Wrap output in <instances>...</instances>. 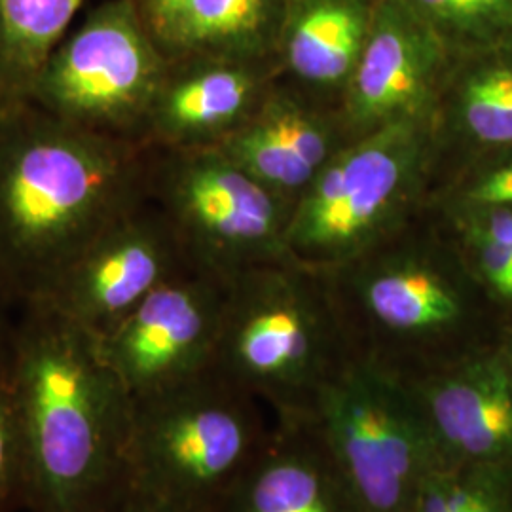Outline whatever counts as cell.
Here are the masks:
<instances>
[{
    "instance_id": "cell-1",
    "label": "cell",
    "mask_w": 512,
    "mask_h": 512,
    "mask_svg": "<svg viewBox=\"0 0 512 512\" xmlns=\"http://www.w3.org/2000/svg\"><path fill=\"white\" fill-rule=\"evenodd\" d=\"M6 349L27 448V512L116 511L131 488L133 397L99 338L31 302L16 311Z\"/></svg>"
},
{
    "instance_id": "cell-2",
    "label": "cell",
    "mask_w": 512,
    "mask_h": 512,
    "mask_svg": "<svg viewBox=\"0 0 512 512\" xmlns=\"http://www.w3.org/2000/svg\"><path fill=\"white\" fill-rule=\"evenodd\" d=\"M147 148L74 128L31 103L0 112V294L18 311L145 200Z\"/></svg>"
},
{
    "instance_id": "cell-3",
    "label": "cell",
    "mask_w": 512,
    "mask_h": 512,
    "mask_svg": "<svg viewBox=\"0 0 512 512\" xmlns=\"http://www.w3.org/2000/svg\"><path fill=\"white\" fill-rule=\"evenodd\" d=\"M325 274L355 353L401 380L482 351L467 332L475 293L484 287L463 251L429 228L427 207L393 236Z\"/></svg>"
},
{
    "instance_id": "cell-4",
    "label": "cell",
    "mask_w": 512,
    "mask_h": 512,
    "mask_svg": "<svg viewBox=\"0 0 512 512\" xmlns=\"http://www.w3.org/2000/svg\"><path fill=\"white\" fill-rule=\"evenodd\" d=\"M355 357L325 272L279 260L226 281L211 368L275 421H313L327 385Z\"/></svg>"
},
{
    "instance_id": "cell-5",
    "label": "cell",
    "mask_w": 512,
    "mask_h": 512,
    "mask_svg": "<svg viewBox=\"0 0 512 512\" xmlns=\"http://www.w3.org/2000/svg\"><path fill=\"white\" fill-rule=\"evenodd\" d=\"M439 169L433 120H410L349 141L294 203L287 256L329 272L393 236L429 203Z\"/></svg>"
},
{
    "instance_id": "cell-6",
    "label": "cell",
    "mask_w": 512,
    "mask_h": 512,
    "mask_svg": "<svg viewBox=\"0 0 512 512\" xmlns=\"http://www.w3.org/2000/svg\"><path fill=\"white\" fill-rule=\"evenodd\" d=\"M272 427L262 403L213 368L133 399L131 486L181 512H213Z\"/></svg>"
},
{
    "instance_id": "cell-7",
    "label": "cell",
    "mask_w": 512,
    "mask_h": 512,
    "mask_svg": "<svg viewBox=\"0 0 512 512\" xmlns=\"http://www.w3.org/2000/svg\"><path fill=\"white\" fill-rule=\"evenodd\" d=\"M145 188L196 270L230 279L291 260L285 234L293 205L219 148H147Z\"/></svg>"
},
{
    "instance_id": "cell-8",
    "label": "cell",
    "mask_w": 512,
    "mask_h": 512,
    "mask_svg": "<svg viewBox=\"0 0 512 512\" xmlns=\"http://www.w3.org/2000/svg\"><path fill=\"white\" fill-rule=\"evenodd\" d=\"M167 57L135 0H105L40 69L27 103L101 137L141 145Z\"/></svg>"
},
{
    "instance_id": "cell-9",
    "label": "cell",
    "mask_w": 512,
    "mask_h": 512,
    "mask_svg": "<svg viewBox=\"0 0 512 512\" xmlns=\"http://www.w3.org/2000/svg\"><path fill=\"white\" fill-rule=\"evenodd\" d=\"M315 425L361 512H406L439 465L408 384L355 357L327 385Z\"/></svg>"
},
{
    "instance_id": "cell-10",
    "label": "cell",
    "mask_w": 512,
    "mask_h": 512,
    "mask_svg": "<svg viewBox=\"0 0 512 512\" xmlns=\"http://www.w3.org/2000/svg\"><path fill=\"white\" fill-rule=\"evenodd\" d=\"M226 281L188 266L97 336L105 361L133 399L183 384L211 368Z\"/></svg>"
},
{
    "instance_id": "cell-11",
    "label": "cell",
    "mask_w": 512,
    "mask_h": 512,
    "mask_svg": "<svg viewBox=\"0 0 512 512\" xmlns=\"http://www.w3.org/2000/svg\"><path fill=\"white\" fill-rule=\"evenodd\" d=\"M188 266L169 222L145 196L93 239L37 302L103 336Z\"/></svg>"
},
{
    "instance_id": "cell-12",
    "label": "cell",
    "mask_w": 512,
    "mask_h": 512,
    "mask_svg": "<svg viewBox=\"0 0 512 512\" xmlns=\"http://www.w3.org/2000/svg\"><path fill=\"white\" fill-rule=\"evenodd\" d=\"M452 55L406 0H378L357 69L338 105L349 141L433 120Z\"/></svg>"
},
{
    "instance_id": "cell-13",
    "label": "cell",
    "mask_w": 512,
    "mask_h": 512,
    "mask_svg": "<svg viewBox=\"0 0 512 512\" xmlns=\"http://www.w3.org/2000/svg\"><path fill=\"white\" fill-rule=\"evenodd\" d=\"M281 78L275 59H167L148 109L141 147H219L255 114Z\"/></svg>"
},
{
    "instance_id": "cell-14",
    "label": "cell",
    "mask_w": 512,
    "mask_h": 512,
    "mask_svg": "<svg viewBox=\"0 0 512 512\" xmlns=\"http://www.w3.org/2000/svg\"><path fill=\"white\" fill-rule=\"evenodd\" d=\"M404 382L439 465L512 467V378L499 344Z\"/></svg>"
},
{
    "instance_id": "cell-15",
    "label": "cell",
    "mask_w": 512,
    "mask_h": 512,
    "mask_svg": "<svg viewBox=\"0 0 512 512\" xmlns=\"http://www.w3.org/2000/svg\"><path fill=\"white\" fill-rule=\"evenodd\" d=\"M348 143L338 110L279 78L251 120L215 148L294 207Z\"/></svg>"
},
{
    "instance_id": "cell-16",
    "label": "cell",
    "mask_w": 512,
    "mask_h": 512,
    "mask_svg": "<svg viewBox=\"0 0 512 512\" xmlns=\"http://www.w3.org/2000/svg\"><path fill=\"white\" fill-rule=\"evenodd\" d=\"M213 512H361L315 421L272 425L249 469Z\"/></svg>"
},
{
    "instance_id": "cell-17",
    "label": "cell",
    "mask_w": 512,
    "mask_h": 512,
    "mask_svg": "<svg viewBox=\"0 0 512 512\" xmlns=\"http://www.w3.org/2000/svg\"><path fill=\"white\" fill-rule=\"evenodd\" d=\"M167 59H275L293 0H135Z\"/></svg>"
},
{
    "instance_id": "cell-18",
    "label": "cell",
    "mask_w": 512,
    "mask_h": 512,
    "mask_svg": "<svg viewBox=\"0 0 512 512\" xmlns=\"http://www.w3.org/2000/svg\"><path fill=\"white\" fill-rule=\"evenodd\" d=\"M378 0H293L277 48L281 78L338 109Z\"/></svg>"
},
{
    "instance_id": "cell-19",
    "label": "cell",
    "mask_w": 512,
    "mask_h": 512,
    "mask_svg": "<svg viewBox=\"0 0 512 512\" xmlns=\"http://www.w3.org/2000/svg\"><path fill=\"white\" fill-rule=\"evenodd\" d=\"M433 128L439 154L512 150V42L450 59Z\"/></svg>"
},
{
    "instance_id": "cell-20",
    "label": "cell",
    "mask_w": 512,
    "mask_h": 512,
    "mask_svg": "<svg viewBox=\"0 0 512 512\" xmlns=\"http://www.w3.org/2000/svg\"><path fill=\"white\" fill-rule=\"evenodd\" d=\"M88 0H0V112L25 105Z\"/></svg>"
},
{
    "instance_id": "cell-21",
    "label": "cell",
    "mask_w": 512,
    "mask_h": 512,
    "mask_svg": "<svg viewBox=\"0 0 512 512\" xmlns=\"http://www.w3.org/2000/svg\"><path fill=\"white\" fill-rule=\"evenodd\" d=\"M450 55L512 42V0H406Z\"/></svg>"
},
{
    "instance_id": "cell-22",
    "label": "cell",
    "mask_w": 512,
    "mask_h": 512,
    "mask_svg": "<svg viewBox=\"0 0 512 512\" xmlns=\"http://www.w3.org/2000/svg\"><path fill=\"white\" fill-rule=\"evenodd\" d=\"M6 342L0 346V512H19L29 503V465Z\"/></svg>"
},
{
    "instance_id": "cell-23",
    "label": "cell",
    "mask_w": 512,
    "mask_h": 512,
    "mask_svg": "<svg viewBox=\"0 0 512 512\" xmlns=\"http://www.w3.org/2000/svg\"><path fill=\"white\" fill-rule=\"evenodd\" d=\"M492 205L512 207V158L452 184L446 196L439 200L442 211Z\"/></svg>"
},
{
    "instance_id": "cell-24",
    "label": "cell",
    "mask_w": 512,
    "mask_h": 512,
    "mask_svg": "<svg viewBox=\"0 0 512 512\" xmlns=\"http://www.w3.org/2000/svg\"><path fill=\"white\" fill-rule=\"evenodd\" d=\"M114 512H181L173 509L171 505H167L164 501L145 494L137 488H129L128 494L122 499V503L118 505V509Z\"/></svg>"
},
{
    "instance_id": "cell-25",
    "label": "cell",
    "mask_w": 512,
    "mask_h": 512,
    "mask_svg": "<svg viewBox=\"0 0 512 512\" xmlns=\"http://www.w3.org/2000/svg\"><path fill=\"white\" fill-rule=\"evenodd\" d=\"M14 317H16V310L0 294V346L8 340V334H10V329H12Z\"/></svg>"
}]
</instances>
